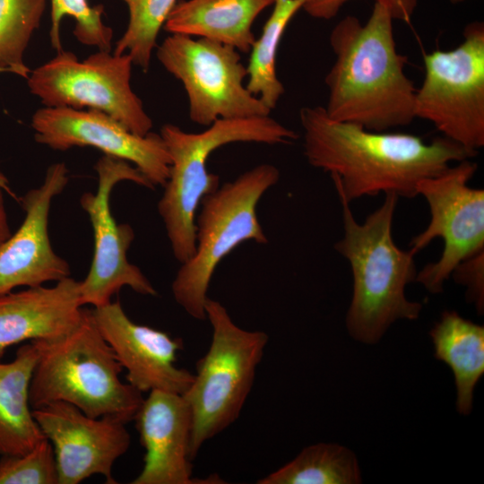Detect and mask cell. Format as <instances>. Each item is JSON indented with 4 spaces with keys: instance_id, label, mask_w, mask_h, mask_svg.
<instances>
[{
    "instance_id": "obj_1",
    "label": "cell",
    "mask_w": 484,
    "mask_h": 484,
    "mask_svg": "<svg viewBox=\"0 0 484 484\" xmlns=\"http://www.w3.org/2000/svg\"><path fill=\"white\" fill-rule=\"evenodd\" d=\"M299 120L308 163L329 172L338 196L350 203L380 193L413 198L422 179L478 154L444 136L426 143L411 134L334 120L320 106L302 108Z\"/></svg>"
},
{
    "instance_id": "obj_2",
    "label": "cell",
    "mask_w": 484,
    "mask_h": 484,
    "mask_svg": "<svg viewBox=\"0 0 484 484\" xmlns=\"http://www.w3.org/2000/svg\"><path fill=\"white\" fill-rule=\"evenodd\" d=\"M393 22L389 10L375 2L365 24L348 15L332 30L335 59L324 79V107L331 118L376 132L415 118L417 89L405 73L407 57L397 50Z\"/></svg>"
},
{
    "instance_id": "obj_3",
    "label": "cell",
    "mask_w": 484,
    "mask_h": 484,
    "mask_svg": "<svg viewBox=\"0 0 484 484\" xmlns=\"http://www.w3.org/2000/svg\"><path fill=\"white\" fill-rule=\"evenodd\" d=\"M338 197L343 235L334 247L348 261L353 280L345 324L352 339L372 345L394 322L419 317L422 304L405 295L418 273L416 254L400 248L393 238L397 194H385L382 204L363 222L357 221L350 203Z\"/></svg>"
},
{
    "instance_id": "obj_4",
    "label": "cell",
    "mask_w": 484,
    "mask_h": 484,
    "mask_svg": "<svg viewBox=\"0 0 484 484\" xmlns=\"http://www.w3.org/2000/svg\"><path fill=\"white\" fill-rule=\"evenodd\" d=\"M38 359L30 383L33 409L68 402L92 418L133 421L143 393L121 381L123 367L99 332L91 309H82L79 323L55 339L30 341Z\"/></svg>"
},
{
    "instance_id": "obj_5",
    "label": "cell",
    "mask_w": 484,
    "mask_h": 484,
    "mask_svg": "<svg viewBox=\"0 0 484 484\" xmlns=\"http://www.w3.org/2000/svg\"><path fill=\"white\" fill-rule=\"evenodd\" d=\"M170 156L169 178L158 203L174 257L183 264L195 252V217L202 199L220 186L207 161L218 148L232 143L286 144L298 134L268 116L218 119L200 133L166 124L160 128Z\"/></svg>"
},
{
    "instance_id": "obj_6",
    "label": "cell",
    "mask_w": 484,
    "mask_h": 484,
    "mask_svg": "<svg viewBox=\"0 0 484 484\" xmlns=\"http://www.w3.org/2000/svg\"><path fill=\"white\" fill-rule=\"evenodd\" d=\"M205 315L212 326L207 352L195 365L193 381L182 394L192 419L190 455L239 417L251 392L269 337L237 325L225 307L208 297Z\"/></svg>"
},
{
    "instance_id": "obj_7",
    "label": "cell",
    "mask_w": 484,
    "mask_h": 484,
    "mask_svg": "<svg viewBox=\"0 0 484 484\" xmlns=\"http://www.w3.org/2000/svg\"><path fill=\"white\" fill-rule=\"evenodd\" d=\"M280 179V170L269 163L246 170L235 180L204 196L195 217V252L181 264L171 284L175 301L193 318L206 319L208 289L220 261L245 241L266 244L257 204Z\"/></svg>"
},
{
    "instance_id": "obj_8",
    "label": "cell",
    "mask_w": 484,
    "mask_h": 484,
    "mask_svg": "<svg viewBox=\"0 0 484 484\" xmlns=\"http://www.w3.org/2000/svg\"><path fill=\"white\" fill-rule=\"evenodd\" d=\"M451 50L423 56L425 75L416 90L415 118L427 120L462 147L484 146V25L467 24Z\"/></svg>"
},
{
    "instance_id": "obj_9",
    "label": "cell",
    "mask_w": 484,
    "mask_h": 484,
    "mask_svg": "<svg viewBox=\"0 0 484 484\" xmlns=\"http://www.w3.org/2000/svg\"><path fill=\"white\" fill-rule=\"evenodd\" d=\"M133 65L128 54L99 50L81 61L61 50L30 71L28 86L45 107L99 110L145 135L152 121L131 87Z\"/></svg>"
},
{
    "instance_id": "obj_10",
    "label": "cell",
    "mask_w": 484,
    "mask_h": 484,
    "mask_svg": "<svg viewBox=\"0 0 484 484\" xmlns=\"http://www.w3.org/2000/svg\"><path fill=\"white\" fill-rule=\"evenodd\" d=\"M239 53L230 46L183 34H170L156 52L163 67L184 86L190 119L206 126L218 119L271 113L246 89V66Z\"/></svg>"
},
{
    "instance_id": "obj_11",
    "label": "cell",
    "mask_w": 484,
    "mask_h": 484,
    "mask_svg": "<svg viewBox=\"0 0 484 484\" xmlns=\"http://www.w3.org/2000/svg\"><path fill=\"white\" fill-rule=\"evenodd\" d=\"M477 167L464 160L418 184L417 194L428 203L430 219L410 249L417 254L436 238L444 243L439 259L426 264L415 280L432 294L443 292L459 263L484 250V190L469 186Z\"/></svg>"
},
{
    "instance_id": "obj_12",
    "label": "cell",
    "mask_w": 484,
    "mask_h": 484,
    "mask_svg": "<svg viewBox=\"0 0 484 484\" xmlns=\"http://www.w3.org/2000/svg\"><path fill=\"white\" fill-rule=\"evenodd\" d=\"M94 169L98 175L96 193L86 192L80 199L91 223L94 240L90 270L80 281L82 304L93 307L107 305L123 287L141 295L157 296V290L141 269L127 259L134 238L133 228L117 223L110 207L112 190L122 181L150 189L155 187L136 167L124 160L103 155Z\"/></svg>"
},
{
    "instance_id": "obj_13",
    "label": "cell",
    "mask_w": 484,
    "mask_h": 484,
    "mask_svg": "<svg viewBox=\"0 0 484 484\" xmlns=\"http://www.w3.org/2000/svg\"><path fill=\"white\" fill-rule=\"evenodd\" d=\"M37 143L56 151L92 147L134 164L155 187L166 184L170 156L160 134H134L99 110L44 107L32 116Z\"/></svg>"
},
{
    "instance_id": "obj_14",
    "label": "cell",
    "mask_w": 484,
    "mask_h": 484,
    "mask_svg": "<svg viewBox=\"0 0 484 484\" xmlns=\"http://www.w3.org/2000/svg\"><path fill=\"white\" fill-rule=\"evenodd\" d=\"M32 414L53 446L58 484H78L93 475L104 477L107 484L117 483L113 466L131 442L126 423L90 417L64 402L33 409Z\"/></svg>"
},
{
    "instance_id": "obj_15",
    "label": "cell",
    "mask_w": 484,
    "mask_h": 484,
    "mask_svg": "<svg viewBox=\"0 0 484 484\" xmlns=\"http://www.w3.org/2000/svg\"><path fill=\"white\" fill-rule=\"evenodd\" d=\"M68 181L65 164L56 162L48 168L43 183L22 196L23 221L0 246V295L70 276V265L54 251L48 233L51 203Z\"/></svg>"
},
{
    "instance_id": "obj_16",
    "label": "cell",
    "mask_w": 484,
    "mask_h": 484,
    "mask_svg": "<svg viewBox=\"0 0 484 484\" xmlns=\"http://www.w3.org/2000/svg\"><path fill=\"white\" fill-rule=\"evenodd\" d=\"M91 311L99 332L126 370L128 384L141 393L162 390L183 394L188 389L194 373L176 365L183 350L180 338L136 324L119 299Z\"/></svg>"
},
{
    "instance_id": "obj_17",
    "label": "cell",
    "mask_w": 484,
    "mask_h": 484,
    "mask_svg": "<svg viewBox=\"0 0 484 484\" xmlns=\"http://www.w3.org/2000/svg\"><path fill=\"white\" fill-rule=\"evenodd\" d=\"M145 450L143 467L132 484H193L192 419L182 394L152 390L134 419Z\"/></svg>"
},
{
    "instance_id": "obj_18",
    "label": "cell",
    "mask_w": 484,
    "mask_h": 484,
    "mask_svg": "<svg viewBox=\"0 0 484 484\" xmlns=\"http://www.w3.org/2000/svg\"><path fill=\"white\" fill-rule=\"evenodd\" d=\"M83 307L80 281L70 276L51 287L0 295V361L10 346L67 333L79 323Z\"/></svg>"
},
{
    "instance_id": "obj_19",
    "label": "cell",
    "mask_w": 484,
    "mask_h": 484,
    "mask_svg": "<svg viewBox=\"0 0 484 484\" xmlns=\"http://www.w3.org/2000/svg\"><path fill=\"white\" fill-rule=\"evenodd\" d=\"M275 0H180L163 26L170 34L214 40L249 53L255 37L252 26Z\"/></svg>"
},
{
    "instance_id": "obj_20",
    "label": "cell",
    "mask_w": 484,
    "mask_h": 484,
    "mask_svg": "<svg viewBox=\"0 0 484 484\" xmlns=\"http://www.w3.org/2000/svg\"><path fill=\"white\" fill-rule=\"evenodd\" d=\"M38 359L33 341L21 345L14 359L0 361V455H21L45 438L33 417L29 391Z\"/></svg>"
},
{
    "instance_id": "obj_21",
    "label": "cell",
    "mask_w": 484,
    "mask_h": 484,
    "mask_svg": "<svg viewBox=\"0 0 484 484\" xmlns=\"http://www.w3.org/2000/svg\"><path fill=\"white\" fill-rule=\"evenodd\" d=\"M435 358L452 370L456 387V410L468 416L476 385L484 375V326L445 310L429 331Z\"/></svg>"
},
{
    "instance_id": "obj_22",
    "label": "cell",
    "mask_w": 484,
    "mask_h": 484,
    "mask_svg": "<svg viewBox=\"0 0 484 484\" xmlns=\"http://www.w3.org/2000/svg\"><path fill=\"white\" fill-rule=\"evenodd\" d=\"M362 482L356 454L333 443L306 446L294 459L257 480L258 484H358Z\"/></svg>"
},
{
    "instance_id": "obj_23",
    "label": "cell",
    "mask_w": 484,
    "mask_h": 484,
    "mask_svg": "<svg viewBox=\"0 0 484 484\" xmlns=\"http://www.w3.org/2000/svg\"><path fill=\"white\" fill-rule=\"evenodd\" d=\"M305 0H275L262 33L255 39L246 66V89L271 111L285 92L276 73V57L283 33Z\"/></svg>"
},
{
    "instance_id": "obj_24",
    "label": "cell",
    "mask_w": 484,
    "mask_h": 484,
    "mask_svg": "<svg viewBox=\"0 0 484 484\" xmlns=\"http://www.w3.org/2000/svg\"><path fill=\"white\" fill-rule=\"evenodd\" d=\"M47 0H0V69L28 78L24 53L39 27Z\"/></svg>"
},
{
    "instance_id": "obj_25",
    "label": "cell",
    "mask_w": 484,
    "mask_h": 484,
    "mask_svg": "<svg viewBox=\"0 0 484 484\" xmlns=\"http://www.w3.org/2000/svg\"><path fill=\"white\" fill-rule=\"evenodd\" d=\"M128 8L129 21L116 42L114 54H128L133 64L144 73L150 68L158 35L177 0H122Z\"/></svg>"
},
{
    "instance_id": "obj_26",
    "label": "cell",
    "mask_w": 484,
    "mask_h": 484,
    "mask_svg": "<svg viewBox=\"0 0 484 484\" xmlns=\"http://www.w3.org/2000/svg\"><path fill=\"white\" fill-rule=\"evenodd\" d=\"M102 4L91 6L88 0H50V41L52 48L62 49L60 29L63 18L71 16L74 22L73 33L78 41L97 48L101 51H110L113 30L102 21Z\"/></svg>"
},
{
    "instance_id": "obj_27",
    "label": "cell",
    "mask_w": 484,
    "mask_h": 484,
    "mask_svg": "<svg viewBox=\"0 0 484 484\" xmlns=\"http://www.w3.org/2000/svg\"><path fill=\"white\" fill-rule=\"evenodd\" d=\"M0 484H58L53 446L43 438L21 455H2Z\"/></svg>"
},
{
    "instance_id": "obj_28",
    "label": "cell",
    "mask_w": 484,
    "mask_h": 484,
    "mask_svg": "<svg viewBox=\"0 0 484 484\" xmlns=\"http://www.w3.org/2000/svg\"><path fill=\"white\" fill-rule=\"evenodd\" d=\"M450 278L465 288L466 300L474 305L478 315L484 313V250L459 263Z\"/></svg>"
},
{
    "instance_id": "obj_29",
    "label": "cell",
    "mask_w": 484,
    "mask_h": 484,
    "mask_svg": "<svg viewBox=\"0 0 484 484\" xmlns=\"http://www.w3.org/2000/svg\"><path fill=\"white\" fill-rule=\"evenodd\" d=\"M349 0H305L302 9L311 17L321 20L333 19ZM384 4L393 20L410 22L416 9L417 0H375Z\"/></svg>"
},
{
    "instance_id": "obj_30",
    "label": "cell",
    "mask_w": 484,
    "mask_h": 484,
    "mask_svg": "<svg viewBox=\"0 0 484 484\" xmlns=\"http://www.w3.org/2000/svg\"><path fill=\"white\" fill-rule=\"evenodd\" d=\"M7 190L8 180L6 177L0 172V246L12 235L4 201V192Z\"/></svg>"
},
{
    "instance_id": "obj_31",
    "label": "cell",
    "mask_w": 484,
    "mask_h": 484,
    "mask_svg": "<svg viewBox=\"0 0 484 484\" xmlns=\"http://www.w3.org/2000/svg\"><path fill=\"white\" fill-rule=\"evenodd\" d=\"M452 4H459V3H462L465 0H450Z\"/></svg>"
},
{
    "instance_id": "obj_32",
    "label": "cell",
    "mask_w": 484,
    "mask_h": 484,
    "mask_svg": "<svg viewBox=\"0 0 484 484\" xmlns=\"http://www.w3.org/2000/svg\"><path fill=\"white\" fill-rule=\"evenodd\" d=\"M5 73L3 69H0V73Z\"/></svg>"
}]
</instances>
